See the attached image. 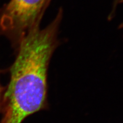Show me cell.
<instances>
[{"mask_svg":"<svg viewBox=\"0 0 123 123\" xmlns=\"http://www.w3.org/2000/svg\"><path fill=\"white\" fill-rule=\"evenodd\" d=\"M63 18L58 11L46 27L38 22L26 33L15 48L17 55L10 68V80L4 90L0 123H22L45 107L49 64L57 45Z\"/></svg>","mask_w":123,"mask_h":123,"instance_id":"1","label":"cell"},{"mask_svg":"<svg viewBox=\"0 0 123 123\" xmlns=\"http://www.w3.org/2000/svg\"><path fill=\"white\" fill-rule=\"evenodd\" d=\"M50 0H9L0 8V35L16 48L26 33L41 22Z\"/></svg>","mask_w":123,"mask_h":123,"instance_id":"2","label":"cell"},{"mask_svg":"<svg viewBox=\"0 0 123 123\" xmlns=\"http://www.w3.org/2000/svg\"><path fill=\"white\" fill-rule=\"evenodd\" d=\"M4 92V90L3 89V88L1 86V83H0V112H1V109H2Z\"/></svg>","mask_w":123,"mask_h":123,"instance_id":"3","label":"cell"}]
</instances>
